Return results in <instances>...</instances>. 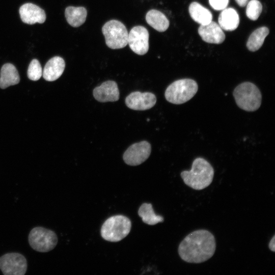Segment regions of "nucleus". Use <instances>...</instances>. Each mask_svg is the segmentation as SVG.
I'll list each match as a JSON object with an SVG mask.
<instances>
[{
  "label": "nucleus",
  "instance_id": "f257e3e1",
  "mask_svg": "<svg viewBox=\"0 0 275 275\" xmlns=\"http://www.w3.org/2000/svg\"><path fill=\"white\" fill-rule=\"evenodd\" d=\"M216 242L208 230L200 229L188 234L179 245L178 252L181 259L190 263H200L214 255Z\"/></svg>",
  "mask_w": 275,
  "mask_h": 275
},
{
  "label": "nucleus",
  "instance_id": "f03ea898",
  "mask_svg": "<svg viewBox=\"0 0 275 275\" xmlns=\"http://www.w3.org/2000/svg\"><path fill=\"white\" fill-rule=\"evenodd\" d=\"M214 169L211 164L202 157L195 159L189 171H183L180 176L184 183L195 190H202L212 183Z\"/></svg>",
  "mask_w": 275,
  "mask_h": 275
},
{
  "label": "nucleus",
  "instance_id": "7ed1b4c3",
  "mask_svg": "<svg viewBox=\"0 0 275 275\" xmlns=\"http://www.w3.org/2000/svg\"><path fill=\"white\" fill-rule=\"evenodd\" d=\"M233 96L237 106L246 111H255L261 104L262 95L260 90L249 81L238 85L234 90Z\"/></svg>",
  "mask_w": 275,
  "mask_h": 275
},
{
  "label": "nucleus",
  "instance_id": "20e7f679",
  "mask_svg": "<svg viewBox=\"0 0 275 275\" xmlns=\"http://www.w3.org/2000/svg\"><path fill=\"white\" fill-rule=\"evenodd\" d=\"M198 85L190 78H183L174 81L166 89V100L175 104L184 103L191 99L197 93Z\"/></svg>",
  "mask_w": 275,
  "mask_h": 275
},
{
  "label": "nucleus",
  "instance_id": "39448f33",
  "mask_svg": "<svg viewBox=\"0 0 275 275\" xmlns=\"http://www.w3.org/2000/svg\"><path fill=\"white\" fill-rule=\"evenodd\" d=\"M131 228L130 220L123 215L107 218L101 228V235L105 240L118 242L128 235Z\"/></svg>",
  "mask_w": 275,
  "mask_h": 275
},
{
  "label": "nucleus",
  "instance_id": "423d86ee",
  "mask_svg": "<svg viewBox=\"0 0 275 275\" xmlns=\"http://www.w3.org/2000/svg\"><path fill=\"white\" fill-rule=\"evenodd\" d=\"M106 45L112 49H120L128 44V33L125 26L120 21L111 20L102 28Z\"/></svg>",
  "mask_w": 275,
  "mask_h": 275
},
{
  "label": "nucleus",
  "instance_id": "0eeeda50",
  "mask_svg": "<svg viewBox=\"0 0 275 275\" xmlns=\"http://www.w3.org/2000/svg\"><path fill=\"white\" fill-rule=\"evenodd\" d=\"M28 240L33 250L42 253L53 250L58 241L54 232L42 227L32 229L29 233Z\"/></svg>",
  "mask_w": 275,
  "mask_h": 275
},
{
  "label": "nucleus",
  "instance_id": "6e6552de",
  "mask_svg": "<svg viewBox=\"0 0 275 275\" xmlns=\"http://www.w3.org/2000/svg\"><path fill=\"white\" fill-rule=\"evenodd\" d=\"M0 269L5 275H23L27 270L25 257L18 253H9L0 257Z\"/></svg>",
  "mask_w": 275,
  "mask_h": 275
},
{
  "label": "nucleus",
  "instance_id": "1a4fd4ad",
  "mask_svg": "<svg viewBox=\"0 0 275 275\" xmlns=\"http://www.w3.org/2000/svg\"><path fill=\"white\" fill-rule=\"evenodd\" d=\"M151 151V147L148 142L144 141L134 143L125 151L123 160L129 166H138L148 159Z\"/></svg>",
  "mask_w": 275,
  "mask_h": 275
},
{
  "label": "nucleus",
  "instance_id": "9d476101",
  "mask_svg": "<svg viewBox=\"0 0 275 275\" xmlns=\"http://www.w3.org/2000/svg\"><path fill=\"white\" fill-rule=\"evenodd\" d=\"M149 38L148 31L145 27L135 26L128 34V44L134 52L144 55L149 49Z\"/></svg>",
  "mask_w": 275,
  "mask_h": 275
},
{
  "label": "nucleus",
  "instance_id": "9b49d317",
  "mask_svg": "<svg viewBox=\"0 0 275 275\" xmlns=\"http://www.w3.org/2000/svg\"><path fill=\"white\" fill-rule=\"evenodd\" d=\"M156 102V96L150 92H133L128 95L125 99L127 106L136 111L149 109L154 106Z\"/></svg>",
  "mask_w": 275,
  "mask_h": 275
},
{
  "label": "nucleus",
  "instance_id": "f8f14e48",
  "mask_svg": "<svg viewBox=\"0 0 275 275\" xmlns=\"http://www.w3.org/2000/svg\"><path fill=\"white\" fill-rule=\"evenodd\" d=\"M19 12L22 22L28 24L43 23L46 18L45 11L32 3L22 5L19 8Z\"/></svg>",
  "mask_w": 275,
  "mask_h": 275
},
{
  "label": "nucleus",
  "instance_id": "ddd939ff",
  "mask_svg": "<svg viewBox=\"0 0 275 275\" xmlns=\"http://www.w3.org/2000/svg\"><path fill=\"white\" fill-rule=\"evenodd\" d=\"M93 94L95 99L101 102L118 101L120 96L117 84L113 80L106 81L96 87Z\"/></svg>",
  "mask_w": 275,
  "mask_h": 275
},
{
  "label": "nucleus",
  "instance_id": "4468645a",
  "mask_svg": "<svg viewBox=\"0 0 275 275\" xmlns=\"http://www.w3.org/2000/svg\"><path fill=\"white\" fill-rule=\"evenodd\" d=\"M198 33L202 39L209 43L221 44L225 39V35L220 26L211 21L208 24L201 25Z\"/></svg>",
  "mask_w": 275,
  "mask_h": 275
},
{
  "label": "nucleus",
  "instance_id": "2eb2a0df",
  "mask_svg": "<svg viewBox=\"0 0 275 275\" xmlns=\"http://www.w3.org/2000/svg\"><path fill=\"white\" fill-rule=\"evenodd\" d=\"M65 67L64 59L59 56L54 57L46 63L42 72L43 77L47 81L56 80L61 76Z\"/></svg>",
  "mask_w": 275,
  "mask_h": 275
},
{
  "label": "nucleus",
  "instance_id": "dca6fc26",
  "mask_svg": "<svg viewBox=\"0 0 275 275\" xmlns=\"http://www.w3.org/2000/svg\"><path fill=\"white\" fill-rule=\"evenodd\" d=\"M218 22L222 30L227 31H234L239 25V15L233 8H225L220 13Z\"/></svg>",
  "mask_w": 275,
  "mask_h": 275
},
{
  "label": "nucleus",
  "instance_id": "f3484780",
  "mask_svg": "<svg viewBox=\"0 0 275 275\" xmlns=\"http://www.w3.org/2000/svg\"><path fill=\"white\" fill-rule=\"evenodd\" d=\"M0 75V88L2 89L16 85L20 81L18 71L11 63H6L2 66Z\"/></svg>",
  "mask_w": 275,
  "mask_h": 275
},
{
  "label": "nucleus",
  "instance_id": "a211bd4d",
  "mask_svg": "<svg viewBox=\"0 0 275 275\" xmlns=\"http://www.w3.org/2000/svg\"><path fill=\"white\" fill-rule=\"evenodd\" d=\"M146 20L151 27L160 32L166 31L170 24L167 17L162 12L154 9L147 13Z\"/></svg>",
  "mask_w": 275,
  "mask_h": 275
},
{
  "label": "nucleus",
  "instance_id": "6ab92c4d",
  "mask_svg": "<svg viewBox=\"0 0 275 275\" xmlns=\"http://www.w3.org/2000/svg\"><path fill=\"white\" fill-rule=\"evenodd\" d=\"M188 11L192 19L201 25L208 24L212 21V15L210 11L197 2L190 4Z\"/></svg>",
  "mask_w": 275,
  "mask_h": 275
},
{
  "label": "nucleus",
  "instance_id": "aec40b11",
  "mask_svg": "<svg viewBox=\"0 0 275 275\" xmlns=\"http://www.w3.org/2000/svg\"><path fill=\"white\" fill-rule=\"evenodd\" d=\"M65 15L67 22L73 27H78L86 21L87 11L83 7L69 6L65 11Z\"/></svg>",
  "mask_w": 275,
  "mask_h": 275
},
{
  "label": "nucleus",
  "instance_id": "412c9836",
  "mask_svg": "<svg viewBox=\"0 0 275 275\" xmlns=\"http://www.w3.org/2000/svg\"><path fill=\"white\" fill-rule=\"evenodd\" d=\"M269 32V29L266 26H262L255 30L247 41L246 46L248 49L251 51L258 50L263 45Z\"/></svg>",
  "mask_w": 275,
  "mask_h": 275
},
{
  "label": "nucleus",
  "instance_id": "4be33fe9",
  "mask_svg": "<svg viewBox=\"0 0 275 275\" xmlns=\"http://www.w3.org/2000/svg\"><path fill=\"white\" fill-rule=\"evenodd\" d=\"M138 214L144 223L149 225H154L163 222V217L156 214L150 203H144L139 208Z\"/></svg>",
  "mask_w": 275,
  "mask_h": 275
},
{
  "label": "nucleus",
  "instance_id": "5701e85b",
  "mask_svg": "<svg viewBox=\"0 0 275 275\" xmlns=\"http://www.w3.org/2000/svg\"><path fill=\"white\" fill-rule=\"evenodd\" d=\"M262 11V6L258 0H251L246 6V16L252 20H257Z\"/></svg>",
  "mask_w": 275,
  "mask_h": 275
},
{
  "label": "nucleus",
  "instance_id": "b1692460",
  "mask_svg": "<svg viewBox=\"0 0 275 275\" xmlns=\"http://www.w3.org/2000/svg\"><path fill=\"white\" fill-rule=\"evenodd\" d=\"M28 77L32 80H39L42 75V69L40 62L37 59H33L28 67Z\"/></svg>",
  "mask_w": 275,
  "mask_h": 275
},
{
  "label": "nucleus",
  "instance_id": "393cba45",
  "mask_svg": "<svg viewBox=\"0 0 275 275\" xmlns=\"http://www.w3.org/2000/svg\"><path fill=\"white\" fill-rule=\"evenodd\" d=\"M209 3L213 9L219 11L227 8L229 0H209Z\"/></svg>",
  "mask_w": 275,
  "mask_h": 275
},
{
  "label": "nucleus",
  "instance_id": "a878e982",
  "mask_svg": "<svg viewBox=\"0 0 275 275\" xmlns=\"http://www.w3.org/2000/svg\"><path fill=\"white\" fill-rule=\"evenodd\" d=\"M268 248L270 251L275 252V235H274L268 244Z\"/></svg>",
  "mask_w": 275,
  "mask_h": 275
},
{
  "label": "nucleus",
  "instance_id": "bb28decb",
  "mask_svg": "<svg viewBox=\"0 0 275 275\" xmlns=\"http://www.w3.org/2000/svg\"><path fill=\"white\" fill-rule=\"evenodd\" d=\"M240 7H244L246 5L248 0H235Z\"/></svg>",
  "mask_w": 275,
  "mask_h": 275
}]
</instances>
